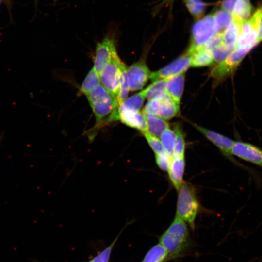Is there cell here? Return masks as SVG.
I'll list each match as a JSON object with an SVG mask.
<instances>
[{"instance_id": "obj_1", "label": "cell", "mask_w": 262, "mask_h": 262, "mask_svg": "<svg viewBox=\"0 0 262 262\" xmlns=\"http://www.w3.org/2000/svg\"><path fill=\"white\" fill-rule=\"evenodd\" d=\"M96 118L95 129L118 120L119 103L101 84L93 88L86 95Z\"/></svg>"}, {"instance_id": "obj_2", "label": "cell", "mask_w": 262, "mask_h": 262, "mask_svg": "<svg viewBox=\"0 0 262 262\" xmlns=\"http://www.w3.org/2000/svg\"><path fill=\"white\" fill-rule=\"evenodd\" d=\"M159 243L168 252V260L182 256L190 245L189 233L185 221L176 215L174 220L161 236Z\"/></svg>"}, {"instance_id": "obj_3", "label": "cell", "mask_w": 262, "mask_h": 262, "mask_svg": "<svg viewBox=\"0 0 262 262\" xmlns=\"http://www.w3.org/2000/svg\"><path fill=\"white\" fill-rule=\"evenodd\" d=\"M176 215L187 222L192 229L199 209V203L193 186L183 182L178 189Z\"/></svg>"}, {"instance_id": "obj_4", "label": "cell", "mask_w": 262, "mask_h": 262, "mask_svg": "<svg viewBox=\"0 0 262 262\" xmlns=\"http://www.w3.org/2000/svg\"><path fill=\"white\" fill-rule=\"evenodd\" d=\"M216 33L213 15H209L197 21L192 28L191 43L187 53L191 56Z\"/></svg>"}, {"instance_id": "obj_5", "label": "cell", "mask_w": 262, "mask_h": 262, "mask_svg": "<svg viewBox=\"0 0 262 262\" xmlns=\"http://www.w3.org/2000/svg\"><path fill=\"white\" fill-rule=\"evenodd\" d=\"M125 66L117 53L103 67L99 74L101 84L115 97L118 94L122 72Z\"/></svg>"}, {"instance_id": "obj_6", "label": "cell", "mask_w": 262, "mask_h": 262, "mask_svg": "<svg viewBox=\"0 0 262 262\" xmlns=\"http://www.w3.org/2000/svg\"><path fill=\"white\" fill-rule=\"evenodd\" d=\"M251 50L246 49H234L222 62L218 63L211 71V76L217 82L228 77L235 71L244 57Z\"/></svg>"}, {"instance_id": "obj_7", "label": "cell", "mask_w": 262, "mask_h": 262, "mask_svg": "<svg viewBox=\"0 0 262 262\" xmlns=\"http://www.w3.org/2000/svg\"><path fill=\"white\" fill-rule=\"evenodd\" d=\"M117 53L115 34L108 32L96 47L93 68L99 75L103 67Z\"/></svg>"}, {"instance_id": "obj_8", "label": "cell", "mask_w": 262, "mask_h": 262, "mask_svg": "<svg viewBox=\"0 0 262 262\" xmlns=\"http://www.w3.org/2000/svg\"><path fill=\"white\" fill-rule=\"evenodd\" d=\"M153 114L165 120L176 116L180 107L165 91L149 101L148 102Z\"/></svg>"}, {"instance_id": "obj_9", "label": "cell", "mask_w": 262, "mask_h": 262, "mask_svg": "<svg viewBox=\"0 0 262 262\" xmlns=\"http://www.w3.org/2000/svg\"><path fill=\"white\" fill-rule=\"evenodd\" d=\"M130 90L135 91L143 88L150 78L151 72L145 62H137L127 68Z\"/></svg>"}, {"instance_id": "obj_10", "label": "cell", "mask_w": 262, "mask_h": 262, "mask_svg": "<svg viewBox=\"0 0 262 262\" xmlns=\"http://www.w3.org/2000/svg\"><path fill=\"white\" fill-rule=\"evenodd\" d=\"M191 64V56L187 53L178 57L160 70L151 73L150 79L152 81L168 78L185 73Z\"/></svg>"}, {"instance_id": "obj_11", "label": "cell", "mask_w": 262, "mask_h": 262, "mask_svg": "<svg viewBox=\"0 0 262 262\" xmlns=\"http://www.w3.org/2000/svg\"><path fill=\"white\" fill-rule=\"evenodd\" d=\"M231 153L262 168V150L255 145L242 141L234 142Z\"/></svg>"}, {"instance_id": "obj_12", "label": "cell", "mask_w": 262, "mask_h": 262, "mask_svg": "<svg viewBox=\"0 0 262 262\" xmlns=\"http://www.w3.org/2000/svg\"><path fill=\"white\" fill-rule=\"evenodd\" d=\"M258 43L256 29L251 17L242 22L241 30L235 49H246L251 50Z\"/></svg>"}, {"instance_id": "obj_13", "label": "cell", "mask_w": 262, "mask_h": 262, "mask_svg": "<svg viewBox=\"0 0 262 262\" xmlns=\"http://www.w3.org/2000/svg\"><path fill=\"white\" fill-rule=\"evenodd\" d=\"M195 127L208 139L215 145L222 152L232 161H235L232 157L231 149L234 141L232 139L212 131L205 129L198 125ZM236 163L237 162L235 161Z\"/></svg>"}, {"instance_id": "obj_14", "label": "cell", "mask_w": 262, "mask_h": 262, "mask_svg": "<svg viewBox=\"0 0 262 262\" xmlns=\"http://www.w3.org/2000/svg\"><path fill=\"white\" fill-rule=\"evenodd\" d=\"M118 120L127 126L140 131H146V117L142 112L118 108Z\"/></svg>"}, {"instance_id": "obj_15", "label": "cell", "mask_w": 262, "mask_h": 262, "mask_svg": "<svg viewBox=\"0 0 262 262\" xmlns=\"http://www.w3.org/2000/svg\"><path fill=\"white\" fill-rule=\"evenodd\" d=\"M184 168V156H172L167 171L172 184L178 190L183 182Z\"/></svg>"}, {"instance_id": "obj_16", "label": "cell", "mask_w": 262, "mask_h": 262, "mask_svg": "<svg viewBox=\"0 0 262 262\" xmlns=\"http://www.w3.org/2000/svg\"><path fill=\"white\" fill-rule=\"evenodd\" d=\"M185 73L176 75L167 78L166 92L179 105L183 91Z\"/></svg>"}, {"instance_id": "obj_17", "label": "cell", "mask_w": 262, "mask_h": 262, "mask_svg": "<svg viewBox=\"0 0 262 262\" xmlns=\"http://www.w3.org/2000/svg\"><path fill=\"white\" fill-rule=\"evenodd\" d=\"M241 23L233 18L222 33L223 43L233 50L235 48L236 41L240 33Z\"/></svg>"}, {"instance_id": "obj_18", "label": "cell", "mask_w": 262, "mask_h": 262, "mask_svg": "<svg viewBox=\"0 0 262 262\" xmlns=\"http://www.w3.org/2000/svg\"><path fill=\"white\" fill-rule=\"evenodd\" d=\"M146 121V131L149 134L156 136H160L162 132L167 128L169 124L164 119L155 115L145 116Z\"/></svg>"}, {"instance_id": "obj_19", "label": "cell", "mask_w": 262, "mask_h": 262, "mask_svg": "<svg viewBox=\"0 0 262 262\" xmlns=\"http://www.w3.org/2000/svg\"><path fill=\"white\" fill-rule=\"evenodd\" d=\"M233 18L240 22L248 20L252 15L250 0H237L231 13Z\"/></svg>"}, {"instance_id": "obj_20", "label": "cell", "mask_w": 262, "mask_h": 262, "mask_svg": "<svg viewBox=\"0 0 262 262\" xmlns=\"http://www.w3.org/2000/svg\"><path fill=\"white\" fill-rule=\"evenodd\" d=\"M214 62L212 51L202 47L191 55L190 66L194 67L208 66Z\"/></svg>"}, {"instance_id": "obj_21", "label": "cell", "mask_w": 262, "mask_h": 262, "mask_svg": "<svg viewBox=\"0 0 262 262\" xmlns=\"http://www.w3.org/2000/svg\"><path fill=\"white\" fill-rule=\"evenodd\" d=\"M167 250L160 243L152 247L145 255L142 262H165L168 260Z\"/></svg>"}, {"instance_id": "obj_22", "label": "cell", "mask_w": 262, "mask_h": 262, "mask_svg": "<svg viewBox=\"0 0 262 262\" xmlns=\"http://www.w3.org/2000/svg\"><path fill=\"white\" fill-rule=\"evenodd\" d=\"M146 98V95L144 90L135 94L130 97L127 98L120 105L119 107L122 109L140 111Z\"/></svg>"}, {"instance_id": "obj_23", "label": "cell", "mask_w": 262, "mask_h": 262, "mask_svg": "<svg viewBox=\"0 0 262 262\" xmlns=\"http://www.w3.org/2000/svg\"><path fill=\"white\" fill-rule=\"evenodd\" d=\"M100 82L99 75L92 68L84 79L79 89V93L86 96L93 88L100 84Z\"/></svg>"}, {"instance_id": "obj_24", "label": "cell", "mask_w": 262, "mask_h": 262, "mask_svg": "<svg viewBox=\"0 0 262 262\" xmlns=\"http://www.w3.org/2000/svg\"><path fill=\"white\" fill-rule=\"evenodd\" d=\"M167 78L153 82L152 83L144 89L146 98L150 101L160 94L166 91Z\"/></svg>"}, {"instance_id": "obj_25", "label": "cell", "mask_w": 262, "mask_h": 262, "mask_svg": "<svg viewBox=\"0 0 262 262\" xmlns=\"http://www.w3.org/2000/svg\"><path fill=\"white\" fill-rule=\"evenodd\" d=\"M213 16L217 33H222L233 19L232 14L223 9L216 11Z\"/></svg>"}, {"instance_id": "obj_26", "label": "cell", "mask_w": 262, "mask_h": 262, "mask_svg": "<svg viewBox=\"0 0 262 262\" xmlns=\"http://www.w3.org/2000/svg\"><path fill=\"white\" fill-rule=\"evenodd\" d=\"M160 141L167 152L171 156L173 154L176 141V133L169 127L165 129L161 134Z\"/></svg>"}, {"instance_id": "obj_27", "label": "cell", "mask_w": 262, "mask_h": 262, "mask_svg": "<svg viewBox=\"0 0 262 262\" xmlns=\"http://www.w3.org/2000/svg\"><path fill=\"white\" fill-rule=\"evenodd\" d=\"M174 130L176 133V141L172 156H184L185 142L183 133L178 125L174 126Z\"/></svg>"}, {"instance_id": "obj_28", "label": "cell", "mask_w": 262, "mask_h": 262, "mask_svg": "<svg viewBox=\"0 0 262 262\" xmlns=\"http://www.w3.org/2000/svg\"><path fill=\"white\" fill-rule=\"evenodd\" d=\"M126 70L127 67L125 66L122 72L118 92L116 97L119 104L127 98L130 91Z\"/></svg>"}, {"instance_id": "obj_29", "label": "cell", "mask_w": 262, "mask_h": 262, "mask_svg": "<svg viewBox=\"0 0 262 262\" xmlns=\"http://www.w3.org/2000/svg\"><path fill=\"white\" fill-rule=\"evenodd\" d=\"M190 13L195 17L199 18L204 13L206 5L200 0H183Z\"/></svg>"}, {"instance_id": "obj_30", "label": "cell", "mask_w": 262, "mask_h": 262, "mask_svg": "<svg viewBox=\"0 0 262 262\" xmlns=\"http://www.w3.org/2000/svg\"><path fill=\"white\" fill-rule=\"evenodd\" d=\"M233 50L226 46L223 43L216 46L212 50L214 62L218 64L222 62Z\"/></svg>"}, {"instance_id": "obj_31", "label": "cell", "mask_w": 262, "mask_h": 262, "mask_svg": "<svg viewBox=\"0 0 262 262\" xmlns=\"http://www.w3.org/2000/svg\"><path fill=\"white\" fill-rule=\"evenodd\" d=\"M144 137L147 140L148 145L155 153L158 154L167 152L164 147L161 141L157 137L153 136L147 131L142 132Z\"/></svg>"}, {"instance_id": "obj_32", "label": "cell", "mask_w": 262, "mask_h": 262, "mask_svg": "<svg viewBox=\"0 0 262 262\" xmlns=\"http://www.w3.org/2000/svg\"><path fill=\"white\" fill-rule=\"evenodd\" d=\"M123 230H122L121 232ZM120 233L118 235V236L115 238V239L113 241V242L109 246H108L102 251H101L99 254H98L97 256H96L88 262H109L112 250L115 244L117 241Z\"/></svg>"}, {"instance_id": "obj_33", "label": "cell", "mask_w": 262, "mask_h": 262, "mask_svg": "<svg viewBox=\"0 0 262 262\" xmlns=\"http://www.w3.org/2000/svg\"><path fill=\"white\" fill-rule=\"evenodd\" d=\"M251 17L254 23L258 40L260 43L262 41V6L258 8Z\"/></svg>"}, {"instance_id": "obj_34", "label": "cell", "mask_w": 262, "mask_h": 262, "mask_svg": "<svg viewBox=\"0 0 262 262\" xmlns=\"http://www.w3.org/2000/svg\"><path fill=\"white\" fill-rule=\"evenodd\" d=\"M155 156L156 163L159 167L164 171H167L172 156L167 152L155 154Z\"/></svg>"}, {"instance_id": "obj_35", "label": "cell", "mask_w": 262, "mask_h": 262, "mask_svg": "<svg viewBox=\"0 0 262 262\" xmlns=\"http://www.w3.org/2000/svg\"><path fill=\"white\" fill-rule=\"evenodd\" d=\"M222 43V33H216L203 45V48L212 51L214 47Z\"/></svg>"}, {"instance_id": "obj_36", "label": "cell", "mask_w": 262, "mask_h": 262, "mask_svg": "<svg viewBox=\"0 0 262 262\" xmlns=\"http://www.w3.org/2000/svg\"><path fill=\"white\" fill-rule=\"evenodd\" d=\"M236 0H223L221 5L222 9L231 13Z\"/></svg>"}, {"instance_id": "obj_37", "label": "cell", "mask_w": 262, "mask_h": 262, "mask_svg": "<svg viewBox=\"0 0 262 262\" xmlns=\"http://www.w3.org/2000/svg\"><path fill=\"white\" fill-rule=\"evenodd\" d=\"M34 0L36 1V3H37V2H38V0Z\"/></svg>"}, {"instance_id": "obj_38", "label": "cell", "mask_w": 262, "mask_h": 262, "mask_svg": "<svg viewBox=\"0 0 262 262\" xmlns=\"http://www.w3.org/2000/svg\"><path fill=\"white\" fill-rule=\"evenodd\" d=\"M1 0H0V3H1Z\"/></svg>"}, {"instance_id": "obj_39", "label": "cell", "mask_w": 262, "mask_h": 262, "mask_svg": "<svg viewBox=\"0 0 262 262\" xmlns=\"http://www.w3.org/2000/svg\"><path fill=\"white\" fill-rule=\"evenodd\" d=\"M56 0H54V1H55H55H56Z\"/></svg>"}]
</instances>
